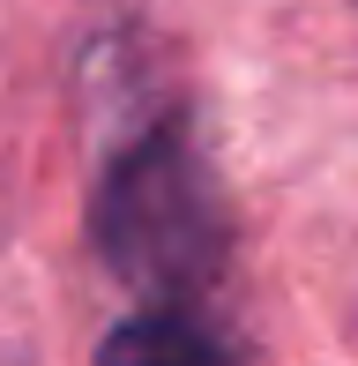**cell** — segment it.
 Segmentation results:
<instances>
[{
    "instance_id": "2",
    "label": "cell",
    "mask_w": 358,
    "mask_h": 366,
    "mask_svg": "<svg viewBox=\"0 0 358 366\" xmlns=\"http://www.w3.org/2000/svg\"><path fill=\"white\" fill-rule=\"evenodd\" d=\"M97 366H239L209 307H135L105 329Z\"/></svg>"
},
{
    "instance_id": "1",
    "label": "cell",
    "mask_w": 358,
    "mask_h": 366,
    "mask_svg": "<svg viewBox=\"0 0 358 366\" xmlns=\"http://www.w3.org/2000/svg\"><path fill=\"white\" fill-rule=\"evenodd\" d=\"M90 239L142 307H202L209 299V285L232 262V224H224L217 179L202 164V142L179 112L150 120L105 164L90 202Z\"/></svg>"
}]
</instances>
